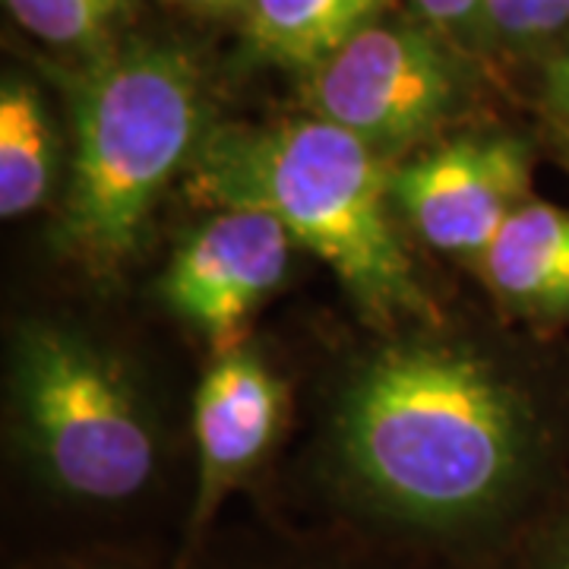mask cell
I'll return each mask as SVG.
<instances>
[{"label":"cell","mask_w":569,"mask_h":569,"mask_svg":"<svg viewBox=\"0 0 569 569\" xmlns=\"http://www.w3.org/2000/svg\"><path fill=\"white\" fill-rule=\"evenodd\" d=\"M569 26V0H481L478 26L503 44H535Z\"/></svg>","instance_id":"13"},{"label":"cell","mask_w":569,"mask_h":569,"mask_svg":"<svg viewBox=\"0 0 569 569\" xmlns=\"http://www.w3.org/2000/svg\"><path fill=\"white\" fill-rule=\"evenodd\" d=\"M190 190L209 206L272 216L336 272L367 320L430 310L392 224V171L342 127L307 114L206 130L190 159Z\"/></svg>","instance_id":"2"},{"label":"cell","mask_w":569,"mask_h":569,"mask_svg":"<svg viewBox=\"0 0 569 569\" xmlns=\"http://www.w3.org/2000/svg\"><path fill=\"white\" fill-rule=\"evenodd\" d=\"M291 238L257 209H219L197 224L159 279L164 305L222 355L241 348L253 310L282 284Z\"/></svg>","instance_id":"7"},{"label":"cell","mask_w":569,"mask_h":569,"mask_svg":"<svg viewBox=\"0 0 569 569\" xmlns=\"http://www.w3.org/2000/svg\"><path fill=\"white\" fill-rule=\"evenodd\" d=\"M456 102V61L430 29L411 22H370L305 73L307 111L377 152L425 140Z\"/></svg>","instance_id":"5"},{"label":"cell","mask_w":569,"mask_h":569,"mask_svg":"<svg viewBox=\"0 0 569 569\" xmlns=\"http://www.w3.org/2000/svg\"><path fill=\"white\" fill-rule=\"evenodd\" d=\"M563 569H569V548H567V557H563Z\"/></svg>","instance_id":"17"},{"label":"cell","mask_w":569,"mask_h":569,"mask_svg":"<svg viewBox=\"0 0 569 569\" xmlns=\"http://www.w3.org/2000/svg\"><path fill=\"white\" fill-rule=\"evenodd\" d=\"M284 392L279 377L250 348H231L206 370L193 402L200 488L193 526L219 509L222 497L263 459L279 433Z\"/></svg>","instance_id":"8"},{"label":"cell","mask_w":569,"mask_h":569,"mask_svg":"<svg viewBox=\"0 0 569 569\" xmlns=\"http://www.w3.org/2000/svg\"><path fill=\"white\" fill-rule=\"evenodd\" d=\"M383 7L387 0H247V48L260 61L310 73L380 20Z\"/></svg>","instance_id":"10"},{"label":"cell","mask_w":569,"mask_h":569,"mask_svg":"<svg viewBox=\"0 0 569 569\" xmlns=\"http://www.w3.org/2000/svg\"><path fill=\"white\" fill-rule=\"evenodd\" d=\"M13 383L22 433L58 488L114 503L149 485L152 427L130 377L102 348L63 326H22Z\"/></svg>","instance_id":"4"},{"label":"cell","mask_w":569,"mask_h":569,"mask_svg":"<svg viewBox=\"0 0 569 569\" xmlns=\"http://www.w3.org/2000/svg\"><path fill=\"white\" fill-rule=\"evenodd\" d=\"M485 282L519 310L569 313V212L526 200L475 260Z\"/></svg>","instance_id":"9"},{"label":"cell","mask_w":569,"mask_h":569,"mask_svg":"<svg viewBox=\"0 0 569 569\" xmlns=\"http://www.w3.org/2000/svg\"><path fill=\"white\" fill-rule=\"evenodd\" d=\"M183 7L203 10V13H244L247 0H174Z\"/></svg>","instance_id":"16"},{"label":"cell","mask_w":569,"mask_h":569,"mask_svg":"<svg viewBox=\"0 0 569 569\" xmlns=\"http://www.w3.org/2000/svg\"><path fill=\"white\" fill-rule=\"evenodd\" d=\"M73 171L61 241L92 269L121 266L149 212L206 137L203 73L181 44L118 41L70 89Z\"/></svg>","instance_id":"3"},{"label":"cell","mask_w":569,"mask_h":569,"mask_svg":"<svg viewBox=\"0 0 569 569\" xmlns=\"http://www.w3.org/2000/svg\"><path fill=\"white\" fill-rule=\"evenodd\" d=\"M531 200L529 142L471 133L392 171V203L433 250L478 260Z\"/></svg>","instance_id":"6"},{"label":"cell","mask_w":569,"mask_h":569,"mask_svg":"<svg viewBox=\"0 0 569 569\" xmlns=\"http://www.w3.org/2000/svg\"><path fill=\"white\" fill-rule=\"evenodd\" d=\"M3 7L29 36L96 61L118 44L114 36L137 0H3Z\"/></svg>","instance_id":"12"},{"label":"cell","mask_w":569,"mask_h":569,"mask_svg":"<svg viewBox=\"0 0 569 569\" xmlns=\"http://www.w3.org/2000/svg\"><path fill=\"white\" fill-rule=\"evenodd\" d=\"M548 102L553 108V114H557V121L563 123V130L569 133V58H560L557 63H550Z\"/></svg>","instance_id":"15"},{"label":"cell","mask_w":569,"mask_h":569,"mask_svg":"<svg viewBox=\"0 0 569 569\" xmlns=\"http://www.w3.org/2000/svg\"><path fill=\"white\" fill-rule=\"evenodd\" d=\"M339 447L387 507L425 522L493 507L529 452L516 389L468 348H387L346 389Z\"/></svg>","instance_id":"1"},{"label":"cell","mask_w":569,"mask_h":569,"mask_svg":"<svg viewBox=\"0 0 569 569\" xmlns=\"http://www.w3.org/2000/svg\"><path fill=\"white\" fill-rule=\"evenodd\" d=\"M58 178V130L41 92L22 77L0 86V216L36 212Z\"/></svg>","instance_id":"11"},{"label":"cell","mask_w":569,"mask_h":569,"mask_svg":"<svg viewBox=\"0 0 569 569\" xmlns=\"http://www.w3.org/2000/svg\"><path fill=\"white\" fill-rule=\"evenodd\" d=\"M433 29H475L481 0H411Z\"/></svg>","instance_id":"14"}]
</instances>
